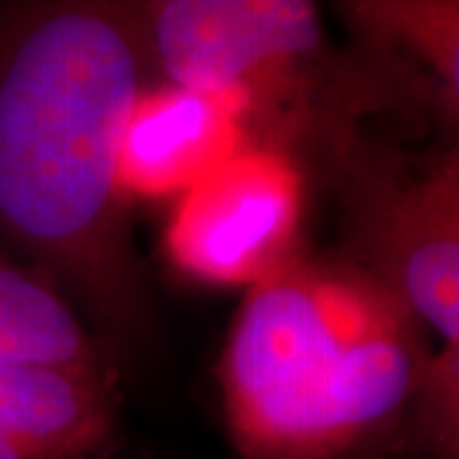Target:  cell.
Returning a JSON list of instances; mask_svg holds the SVG:
<instances>
[{"instance_id":"cell-7","label":"cell","mask_w":459,"mask_h":459,"mask_svg":"<svg viewBox=\"0 0 459 459\" xmlns=\"http://www.w3.org/2000/svg\"><path fill=\"white\" fill-rule=\"evenodd\" d=\"M113 424L108 373L0 362V459H90Z\"/></svg>"},{"instance_id":"cell-8","label":"cell","mask_w":459,"mask_h":459,"mask_svg":"<svg viewBox=\"0 0 459 459\" xmlns=\"http://www.w3.org/2000/svg\"><path fill=\"white\" fill-rule=\"evenodd\" d=\"M337 11L365 49L416 72L459 126V0H352Z\"/></svg>"},{"instance_id":"cell-6","label":"cell","mask_w":459,"mask_h":459,"mask_svg":"<svg viewBox=\"0 0 459 459\" xmlns=\"http://www.w3.org/2000/svg\"><path fill=\"white\" fill-rule=\"evenodd\" d=\"M250 143L235 102L177 84L143 90L126 123L120 186L126 199H179Z\"/></svg>"},{"instance_id":"cell-3","label":"cell","mask_w":459,"mask_h":459,"mask_svg":"<svg viewBox=\"0 0 459 459\" xmlns=\"http://www.w3.org/2000/svg\"><path fill=\"white\" fill-rule=\"evenodd\" d=\"M146 62L197 92L240 108L268 131L265 146L314 138L327 156L383 113L398 92V74L344 66L327 47L322 13L307 0H153L131 5Z\"/></svg>"},{"instance_id":"cell-10","label":"cell","mask_w":459,"mask_h":459,"mask_svg":"<svg viewBox=\"0 0 459 459\" xmlns=\"http://www.w3.org/2000/svg\"><path fill=\"white\" fill-rule=\"evenodd\" d=\"M411 439L429 459H459V340L444 342L429 360Z\"/></svg>"},{"instance_id":"cell-5","label":"cell","mask_w":459,"mask_h":459,"mask_svg":"<svg viewBox=\"0 0 459 459\" xmlns=\"http://www.w3.org/2000/svg\"><path fill=\"white\" fill-rule=\"evenodd\" d=\"M301 207L304 179L291 153L250 141L177 199L166 253L192 279L253 286L296 253Z\"/></svg>"},{"instance_id":"cell-2","label":"cell","mask_w":459,"mask_h":459,"mask_svg":"<svg viewBox=\"0 0 459 459\" xmlns=\"http://www.w3.org/2000/svg\"><path fill=\"white\" fill-rule=\"evenodd\" d=\"M427 329L344 255L296 250L247 286L220 360L230 439L246 459H373L411 424Z\"/></svg>"},{"instance_id":"cell-1","label":"cell","mask_w":459,"mask_h":459,"mask_svg":"<svg viewBox=\"0 0 459 459\" xmlns=\"http://www.w3.org/2000/svg\"><path fill=\"white\" fill-rule=\"evenodd\" d=\"M146 66L131 5L62 0L0 13V250L120 337L148 319L120 186Z\"/></svg>"},{"instance_id":"cell-4","label":"cell","mask_w":459,"mask_h":459,"mask_svg":"<svg viewBox=\"0 0 459 459\" xmlns=\"http://www.w3.org/2000/svg\"><path fill=\"white\" fill-rule=\"evenodd\" d=\"M449 123V120H446ZM347 255L411 316L459 340V126L437 143L377 146L358 133L332 159Z\"/></svg>"},{"instance_id":"cell-9","label":"cell","mask_w":459,"mask_h":459,"mask_svg":"<svg viewBox=\"0 0 459 459\" xmlns=\"http://www.w3.org/2000/svg\"><path fill=\"white\" fill-rule=\"evenodd\" d=\"M0 362L108 373L74 304L49 279L0 250Z\"/></svg>"}]
</instances>
